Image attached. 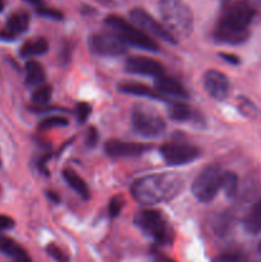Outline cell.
Returning a JSON list of instances; mask_svg holds the SVG:
<instances>
[{"instance_id":"27","label":"cell","mask_w":261,"mask_h":262,"mask_svg":"<svg viewBox=\"0 0 261 262\" xmlns=\"http://www.w3.org/2000/svg\"><path fill=\"white\" fill-rule=\"evenodd\" d=\"M46 252H48L54 260H56L58 262H68V256H67L66 253L58 247V246L54 245V243L48 245V247H46Z\"/></svg>"},{"instance_id":"12","label":"cell","mask_w":261,"mask_h":262,"mask_svg":"<svg viewBox=\"0 0 261 262\" xmlns=\"http://www.w3.org/2000/svg\"><path fill=\"white\" fill-rule=\"evenodd\" d=\"M125 71L129 72V73L151 76L156 78V77H160L164 74V67L153 58L135 55L125 60Z\"/></svg>"},{"instance_id":"37","label":"cell","mask_w":261,"mask_h":262,"mask_svg":"<svg viewBox=\"0 0 261 262\" xmlns=\"http://www.w3.org/2000/svg\"><path fill=\"white\" fill-rule=\"evenodd\" d=\"M155 262H174V261L169 260V258H165V257H159Z\"/></svg>"},{"instance_id":"17","label":"cell","mask_w":261,"mask_h":262,"mask_svg":"<svg viewBox=\"0 0 261 262\" xmlns=\"http://www.w3.org/2000/svg\"><path fill=\"white\" fill-rule=\"evenodd\" d=\"M243 228L250 234L261 233V200L253 204L243 219Z\"/></svg>"},{"instance_id":"32","label":"cell","mask_w":261,"mask_h":262,"mask_svg":"<svg viewBox=\"0 0 261 262\" xmlns=\"http://www.w3.org/2000/svg\"><path fill=\"white\" fill-rule=\"evenodd\" d=\"M212 262H240V258L233 255H222L219 257H215Z\"/></svg>"},{"instance_id":"30","label":"cell","mask_w":261,"mask_h":262,"mask_svg":"<svg viewBox=\"0 0 261 262\" xmlns=\"http://www.w3.org/2000/svg\"><path fill=\"white\" fill-rule=\"evenodd\" d=\"M97 140H99V133H97L96 128L90 127L89 130H87V135H86V142H87V145L95 146V145H96Z\"/></svg>"},{"instance_id":"31","label":"cell","mask_w":261,"mask_h":262,"mask_svg":"<svg viewBox=\"0 0 261 262\" xmlns=\"http://www.w3.org/2000/svg\"><path fill=\"white\" fill-rule=\"evenodd\" d=\"M14 227V220L8 215H0V230L12 229Z\"/></svg>"},{"instance_id":"2","label":"cell","mask_w":261,"mask_h":262,"mask_svg":"<svg viewBox=\"0 0 261 262\" xmlns=\"http://www.w3.org/2000/svg\"><path fill=\"white\" fill-rule=\"evenodd\" d=\"M183 189V178L176 173H156L133 182L130 193L142 205H156L176 199Z\"/></svg>"},{"instance_id":"10","label":"cell","mask_w":261,"mask_h":262,"mask_svg":"<svg viewBox=\"0 0 261 262\" xmlns=\"http://www.w3.org/2000/svg\"><path fill=\"white\" fill-rule=\"evenodd\" d=\"M160 154L169 165L178 166L196 160L200 150L193 145L186 142H166L160 147Z\"/></svg>"},{"instance_id":"5","label":"cell","mask_w":261,"mask_h":262,"mask_svg":"<svg viewBox=\"0 0 261 262\" xmlns=\"http://www.w3.org/2000/svg\"><path fill=\"white\" fill-rule=\"evenodd\" d=\"M105 23L112 28L115 32V35L119 36L125 43H130V45L136 46V48L143 49L147 51H158L159 43L154 40L151 36L146 35L142 30L137 27V26L132 25L124 18L119 17V15L110 14L105 18Z\"/></svg>"},{"instance_id":"33","label":"cell","mask_w":261,"mask_h":262,"mask_svg":"<svg viewBox=\"0 0 261 262\" xmlns=\"http://www.w3.org/2000/svg\"><path fill=\"white\" fill-rule=\"evenodd\" d=\"M220 56H222L223 59H224L225 61H228V63L230 64H238L240 63V58L235 55H233V54H227V53H222L219 54Z\"/></svg>"},{"instance_id":"28","label":"cell","mask_w":261,"mask_h":262,"mask_svg":"<svg viewBox=\"0 0 261 262\" xmlns=\"http://www.w3.org/2000/svg\"><path fill=\"white\" fill-rule=\"evenodd\" d=\"M76 114L79 122L81 123L86 122L87 118H89L90 114H91V106H90L87 102H78L76 106Z\"/></svg>"},{"instance_id":"6","label":"cell","mask_w":261,"mask_h":262,"mask_svg":"<svg viewBox=\"0 0 261 262\" xmlns=\"http://www.w3.org/2000/svg\"><path fill=\"white\" fill-rule=\"evenodd\" d=\"M224 171L217 165H207L199 173L192 183V193L200 202L212 201L222 189Z\"/></svg>"},{"instance_id":"24","label":"cell","mask_w":261,"mask_h":262,"mask_svg":"<svg viewBox=\"0 0 261 262\" xmlns=\"http://www.w3.org/2000/svg\"><path fill=\"white\" fill-rule=\"evenodd\" d=\"M238 187V178L234 173L232 171H224L223 174V182H222V188L225 192L228 197L234 196L237 192Z\"/></svg>"},{"instance_id":"1","label":"cell","mask_w":261,"mask_h":262,"mask_svg":"<svg viewBox=\"0 0 261 262\" xmlns=\"http://www.w3.org/2000/svg\"><path fill=\"white\" fill-rule=\"evenodd\" d=\"M255 9L248 0H229L222 9L214 30V38L222 43L237 45L248 37V26Z\"/></svg>"},{"instance_id":"26","label":"cell","mask_w":261,"mask_h":262,"mask_svg":"<svg viewBox=\"0 0 261 262\" xmlns=\"http://www.w3.org/2000/svg\"><path fill=\"white\" fill-rule=\"evenodd\" d=\"M124 201L120 196H114L109 201V215L112 217H117L123 209Z\"/></svg>"},{"instance_id":"9","label":"cell","mask_w":261,"mask_h":262,"mask_svg":"<svg viewBox=\"0 0 261 262\" xmlns=\"http://www.w3.org/2000/svg\"><path fill=\"white\" fill-rule=\"evenodd\" d=\"M129 17L133 25L137 26L146 35H151L153 37L160 38V40L169 43H177V40L168 32V30L142 8H135V9L130 10Z\"/></svg>"},{"instance_id":"7","label":"cell","mask_w":261,"mask_h":262,"mask_svg":"<svg viewBox=\"0 0 261 262\" xmlns=\"http://www.w3.org/2000/svg\"><path fill=\"white\" fill-rule=\"evenodd\" d=\"M132 127L136 133L146 138L163 135L166 124L156 110L145 105H138L132 112Z\"/></svg>"},{"instance_id":"21","label":"cell","mask_w":261,"mask_h":262,"mask_svg":"<svg viewBox=\"0 0 261 262\" xmlns=\"http://www.w3.org/2000/svg\"><path fill=\"white\" fill-rule=\"evenodd\" d=\"M169 118L174 122H186L192 117V112L188 105L183 101H173L169 104Z\"/></svg>"},{"instance_id":"25","label":"cell","mask_w":261,"mask_h":262,"mask_svg":"<svg viewBox=\"0 0 261 262\" xmlns=\"http://www.w3.org/2000/svg\"><path fill=\"white\" fill-rule=\"evenodd\" d=\"M68 124H69V122L67 118L56 117V115H54V117H49V118H45V119L41 120L37 128L40 130H46V129H50V128H55V127H66V125H68Z\"/></svg>"},{"instance_id":"39","label":"cell","mask_w":261,"mask_h":262,"mask_svg":"<svg viewBox=\"0 0 261 262\" xmlns=\"http://www.w3.org/2000/svg\"><path fill=\"white\" fill-rule=\"evenodd\" d=\"M260 255H261V245H260Z\"/></svg>"},{"instance_id":"14","label":"cell","mask_w":261,"mask_h":262,"mask_svg":"<svg viewBox=\"0 0 261 262\" xmlns=\"http://www.w3.org/2000/svg\"><path fill=\"white\" fill-rule=\"evenodd\" d=\"M30 26V14L25 10H17L8 17L7 25L0 30V38L5 41L14 40L20 33L26 32Z\"/></svg>"},{"instance_id":"4","label":"cell","mask_w":261,"mask_h":262,"mask_svg":"<svg viewBox=\"0 0 261 262\" xmlns=\"http://www.w3.org/2000/svg\"><path fill=\"white\" fill-rule=\"evenodd\" d=\"M133 222L136 227L140 228L159 245H169L173 242V229L163 212L153 209L141 210L136 212Z\"/></svg>"},{"instance_id":"11","label":"cell","mask_w":261,"mask_h":262,"mask_svg":"<svg viewBox=\"0 0 261 262\" xmlns=\"http://www.w3.org/2000/svg\"><path fill=\"white\" fill-rule=\"evenodd\" d=\"M202 83L207 94L215 100L223 101L229 94V79L216 69H209L204 73Z\"/></svg>"},{"instance_id":"23","label":"cell","mask_w":261,"mask_h":262,"mask_svg":"<svg viewBox=\"0 0 261 262\" xmlns=\"http://www.w3.org/2000/svg\"><path fill=\"white\" fill-rule=\"evenodd\" d=\"M0 251H2L3 253H5V255L12 256V257L14 258L26 252V251L23 250V248L20 247L15 241L10 239V238H7V237L0 238Z\"/></svg>"},{"instance_id":"38","label":"cell","mask_w":261,"mask_h":262,"mask_svg":"<svg viewBox=\"0 0 261 262\" xmlns=\"http://www.w3.org/2000/svg\"><path fill=\"white\" fill-rule=\"evenodd\" d=\"M3 8H4V0H0V12L3 10Z\"/></svg>"},{"instance_id":"29","label":"cell","mask_w":261,"mask_h":262,"mask_svg":"<svg viewBox=\"0 0 261 262\" xmlns=\"http://www.w3.org/2000/svg\"><path fill=\"white\" fill-rule=\"evenodd\" d=\"M36 12H37L40 15L49 17V18H51V19H61V18H63L61 12H59V10H56V9H51V8H46V7H44V5L36 8Z\"/></svg>"},{"instance_id":"20","label":"cell","mask_w":261,"mask_h":262,"mask_svg":"<svg viewBox=\"0 0 261 262\" xmlns=\"http://www.w3.org/2000/svg\"><path fill=\"white\" fill-rule=\"evenodd\" d=\"M63 177L66 179V182L68 183V186H71L74 191L77 192V194H79L81 197H83L84 200L90 199V191L87 184L84 183L83 179L71 168H67L63 170Z\"/></svg>"},{"instance_id":"35","label":"cell","mask_w":261,"mask_h":262,"mask_svg":"<svg viewBox=\"0 0 261 262\" xmlns=\"http://www.w3.org/2000/svg\"><path fill=\"white\" fill-rule=\"evenodd\" d=\"M25 2H27V3H30V4H32V5H35V7H41V5H44V3H42V0H25Z\"/></svg>"},{"instance_id":"16","label":"cell","mask_w":261,"mask_h":262,"mask_svg":"<svg viewBox=\"0 0 261 262\" xmlns=\"http://www.w3.org/2000/svg\"><path fill=\"white\" fill-rule=\"evenodd\" d=\"M118 90H119V92H123V94L135 95V96L165 100V97L160 92H158L156 90L151 89V87L146 86L143 83H137V82H122V83L118 84Z\"/></svg>"},{"instance_id":"15","label":"cell","mask_w":261,"mask_h":262,"mask_svg":"<svg viewBox=\"0 0 261 262\" xmlns=\"http://www.w3.org/2000/svg\"><path fill=\"white\" fill-rule=\"evenodd\" d=\"M155 90L158 92H160L163 96L164 95H170V96L179 97V99H187L189 96L187 90L177 79L165 76V74H163L160 77H156Z\"/></svg>"},{"instance_id":"3","label":"cell","mask_w":261,"mask_h":262,"mask_svg":"<svg viewBox=\"0 0 261 262\" xmlns=\"http://www.w3.org/2000/svg\"><path fill=\"white\" fill-rule=\"evenodd\" d=\"M164 27L174 38H184L193 30V14L183 0H160L159 3Z\"/></svg>"},{"instance_id":"18","label":"cell","mask_w":261,"mask_h":262,"mask_svg":"<svg viewBox=\"0 0 261 262\" xmlns=\"http://www.w3.org/2000/svg\"><path fill=\"white\" fill-rule=\"evenodd\" d=\"M49 50V43L44 37H33L26 41L20 48V56L32 58V56L42 55Z\"/></svg>"},{"instance_id":"36","label":"cell","mask_w":261,"mask_h":262,"mask_svg":"<svg viewBox=\"0 0 261 262\" xmlns=\"http://www.w3.org/2000/svg\"><path fill=\"white\" fill-rule=\"evenodd\" d=\"M48 197H50V199L54 200L55 202H59V197H56L55 194H54V192H48Z\"/></svg>"},{"instance_id":"19","label":"cell","mask_w":261,"mask_h":262,"mask_svg":"<svg viewBox=\"0 0 261 262\" xmlns=\"http://www.w3.org/2000/svg\"><path fill=\"white\" fill-rule=\"evenodd\" d=\"M45 81V71L42 66L36 60H28L26 63V83L28 87L41 86Z\"/></svg>"},{"instance_id":"8","label":"cell","mask_w":261,"mask_h":262,"mask_svg":"<svg viewBox=\"0 0 261 262\" xmlns=\"http://www.w3.org/2000/svg\"><path fill=\"white\" fill-rule=\"evenodd\" d=\"M89 46L101 56H120L127 51V43L115 33L97 32L90 36Z\"/></svg>"},{"instance_id":"22","label":"cell","mask_w":261,"mask_h":262,"mask_svg":"<svg viewBox=\"0 0 261 262\" xmlns=\"http://www.w3.org/2000/svg\"><path fill=\"white\" fill-rule=\"evenodd\" d=\"M53 96V87L50 84H41L37 89L33 91L32 96H31V101L35 104L36 106H42V105L49 104Z\"/></svg>"},{"instance_id":"13","label":"cell","mask_w":261,"mask_h":262,"mask_svg":"<svg viewBox=\"0 0 261 262\" xmlns=\"http://www.w3.org/2000/svg\"><path fill=\"white\" fill-rule=\"evenodd\" d=\"M104 150L106 155L112 158H129V156L142 155L143 152L150 150V145L122 140H109L104 145Z\"/></svg>"},{"instance_id":"34","label":"cell","mask_w":261,"mask_h":262,"mask_svg":"<svg viewBox=\"0 0 261 262\" xmlns=\"http://www.w3.org/2000/svg\"><path fill=\"white\" fill-rule=\"evenodd\" d=\"M14 262H32V260H31L30 256L27 255V252H25L22 253V255L18 256V257H15Z\"/></svg>"}]
</instances>
